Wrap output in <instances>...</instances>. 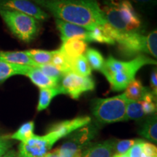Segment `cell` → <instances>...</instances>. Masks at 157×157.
Wrapping results in <instances>:
<instances>
[{"mask_svg":"<svg viewBox=\"0 0 157 157\" xmlns=\"http://www.w3.org/2000/svg\"><path fill=\"white\" fill-rule=\"evenodd\" d=\"M84 56L91 68L98 71L101 70L105 60L99 51L94 48H89L86 50Z\"/></svg>","mask_w":157,"mask_h":157,"instance_id":"cell-27","label":"cell"},{"mask_svg":"<svg viewBox=\"0 0 157 157\" xmlns=\"http://www.w3.org/2000/svg\"><path fill=\"white\" fill-rule=\"evenodd\" d=\"M68 140L57 148L59 157H76L92 144L91 141L97 135L94 125L87 124L72 132Z\"/></svg>","mask_w":157,"mask_h":157,"instance_id":"cell-6","label":"cell"},{"mask_svg":"<svg viewBox=\"0 0 157 157\" xmlns=\"http://www.w3.org/2000/svg\"><path fill=\"white\" fill-rule=\"evenodd\" d=\"M143 140H140L139 142L133 146L132 148L129 149V151L126 153L127 157H141L142 154V143Z\"/></svg>","mask_w":157,"mask_h":157,"instance_id":"cell-32","label":"cell"},{"mask_svg":"<svg viewBox=\"0 0 157 157\" xmlns=\"http://www.w3.org/2000/svg\"><path fill=\"white\" fill-rule=\"evenodd\" d=\"M70 70L71 72L82 76H90L92 74V68L84 55L70 59Z\"/></svg>","mask_w":157,"mask_h":157,"instance_id":"cell-21","label":"cell"},{"mask_svg":"<svg viewBox=\"0 0 157 157\" xmlns=\"http://www.w3.org/2000/svg\"><path fill=\"white\" fill-rule=\"evenodd\" d=\"M143 112L142 103L140 101H129L127 105L126 114H125V121L138 120L145 117Z\"/></svg>","mask_w":157,"mask_h":157,"instance_id":"cell-26","label":"cell"},{"mask_svg":"<svg viewBox=\"0 0 157 157\" xmlns=\"http://www.w3.org/2000/svg\"><path fill=\"white\" fill-rule=\"evenodd\" d=\"M50 63H52L58 69H60L64 74L71 72L69 58H68L65 56V54L60 49L53 51Z\"/></svg>","mask_w":157,"mask_h":157,"instance_id":"cell-25","label":"cell"},{"mask_svg":"<svg viewBox=\"0 0 157 157\" xmlns=\"http://www.w3.org/2000/svg\"><path fill=\"white\" fill-rule=\"evenodd\" d=\"M0 16L10 31L20 40L32 41L38 32L37 20L20 12L0 8Z\"/></svg>","mask_w":157,"mask_h":157,"instance_id":"cell-5","label":"cell"},{"mask_svg":"<svg viewBox=\"0 0 157 157\" xmlns=\"http://www.w3.org/2000/svg\"><path fill=\"white\" fill-rule=\"evenodd\" d=\"M112 157H127L126 154H114L113 155Z\"/></svg>","mask_w":157,"mask_h":157,"instance_id":"cell-38","label":"cell"},{"mask_svg":"<svg viewBox=\"0 0 157 157\" xmlns=\"http://www.w3.org/2000/svg\"><path fill=\"white\" fill-rule=\"evenodd\" d=\"M0 157H20L18 153L15 151L14 150H10L8 151L7 153H5L3 156Z\"/></svg>","mask_w":157,"mask_h":157,"instance_id":"cell-36","label":"cell"},{"mask_svg":"<svg viewBox=\"0 0 157 157\" xmlns=\"http://www.w3.org/2000/svg\"><path fill=\"white\" fill-rule=\"evenodd\" d=\"M50 12L56 19L91 31L103 26L107 21L97 0H31Z\"/></svg>","mask_w":157,"mask_h":157,"instance_id":"cell-1","label":"cell"},{"mask_svg":"<svg viewBox=\"0 0 157 157\" xmlns=\"http://www.w3.org/2000/svg\"><path fill=\"white\" fill-rule=\"evenodd\" d=\"M156 97H155L152 92L148 91L141 101L143 112L145 115H150L156 112Z\"/></svg>","mask_w":157,"mask_h":157,"instance_id":"cell-29","label":"cell"},{"mask_svg":"<svg viewBox=\"0 0 157 157\" xmlns=\"http://www.w3.org/2000/svg\"><path fill=\"white\" fill-rule=\"evenodd\" d=\"M59 87L62 94L77 100L83 93L95 89V83L90 76H82L73 72H68L63 74Z\"/></svg>","mask_w":157,"mask_h":157,"instance_id":"cell-8","label":"cell"},{"mask_svg":"<svg viewBox=\"0 0 157 157\" xmlns=\"http://www.w3.org/2000/svg\"><path fill=\"white\" fill-rule=\"evenodd\" d=\"M37 68H39L43 74L48 76V77L55 80V81L58 82H60L61 78L63 76L64 73L61 71L60 69L53 66L52 63H48L45 65H40V66H36Z\"/></svg>","mask_w":157,"mask_h":157,"instance_id":"cell-28","label":"cell"},{"mask_svg":"<svg viewBox=\"0 0 157 157\" xmlns=\"http://www.w3.org/2000/svg\"><path fill=\"white\" fill-rule=\"evenodd\" d=\"M151 88L152 90V93L156 95L157 94V72L156 69L152 71L151 75Z\"/></svg>","mask_w":157,"mask_h":157,"instance_id":"cell-35","label":"cell"},{"mask_svg":"<svg viewBox=\"0 0 157 157\" xmlns=\"http://www.w3.org/2000/svg\"><path fill=\"white\" fill-rule=\"evenodd\" d=\"M25 76H28L31 82L40 89L56 87L59 85L58 82L48 77L36 67H31Z\"/></svg>","mask_w":157,"mask_h":157,"instance_id":"cell-16","label":"cell"},{"mask_svg":"<svg viewBox=\"0 0 157 157\" xmlns=\"http://www.w3.org/2000/svg\"><path fill=\"white\" fill-rule=\"evenodd\" d=\"M0 61L32 67L37 66L25 51H0Z\"/></svg>","mask_w":157,"mask_h":157,"instance_id":"cell-15","label":"cell"},{"mask_svg":"<svg viewBox=\"0 0 157 157\" xmlns=\"http://www.w3.org/2000/svg\"><path fill=\"white\" fill-rule=\"evenodd\" d=\"M113 143L112 140H106L90 144L76 157H112L114 154Z\"/></svg>","mask_w":157,"mask_h":157,"instance_id":"cell-13","label":"cell"},{"mask_svg":"<svg viewBox=\"0 0 157 157\" xmlns=\"http://www.w3.org/2000/svg\"><path fill=\"white\" fill-rule=\"evenodd\" d=\"M141 139H134V140H122L113 143V150L115 154H126L129 149L134 146L135 143L139 142Z\"/></svg>","mask_w":157,"mask_h":157,"instance_id":"cell-30","label":"cell"},{"mask_svg":"<svg viewBox=\"0 0 157 157\" xmlns=\"http://www.w3.org/2000/svg\"><path fill=\"white\" fill-rule=\"evenodd\" d=\"M139 134L145 138L151 140L152 142H157V121L156 116L150 117L145 121Z\"/></svg>","mask_w":157,"mask_h":157,"instance_id":"cell-22","label":"cell"},{"mask_svg":"<svg viewBox=\"0 0 157 157\" xmlns=\"http://www.w3.org/2000/svg\"><path fill=\"white\" fill-rule=\"evenodd\" d=\"M142 152L151 156H157V148L156 146L150 143L143 141L142 143Z\"/></svg>","mask_w":157,"mask_h":157,"instance_id":"cell-33","label":"cell"},{"mask_svg":"<svg viewBox=\"0 0 157 157\" xmlns=\"http://www.w3.org/2000/svg\"><path fill=\"white\" fill-rule=\"evenodd\" d=\"M141 157H157V156H148V155H146L145 154H143L142 152V154H141Z\"/></svg>","mask_w":157,"mask_h":157,"instance_id":"cell-39","label":"cell"},{"mask_svg":"<svg viewBox=\"0 0 157 157\" xmlns=\"http://www.w3.org/2000/svg\"><path fill=\"white\" fill-rule=\"evenodd\" d=\"M129 2H132L139 8L142 10H150L154 7L156 4V0H128Z\"/></svg>","mask_w":157,"mask_h":157,"instance_id":"cell-31","label":"cell"},{"mask_svg":"<svg viewBox=\"0 0 157 157\" xmlns=\"http://www.w3.org/2000/svg\"><path fill=\"white\" fill-rule=\"evenodd\" d=\"M60 50L67 58L74 59L83 56L87 50V43L79 39H69L63 42Z\"/></svg>","mask_w":157,"mask_h":157,"instance_id":"cell-14","label":"cell"},{"mask_svg":"<svg viewBox=\"0 0 157 157\" xmlns=\"http://www.w3.org/2000/svg\"><path fill=\"white\" fill-rule=\"evenodd\" d=\"M60 94H62V91L59 85L56 87L40 89L39 102L36 108L37 111H42L46 109L50 105L52 100Z\"/></svg>","mask_w":157,"mask_h":157,"instance_id":"cell-19","label":"cell"},{"mask_svg":"<svg viewBox=\"0 0 157 157\" xmlns=\"http://www.w3.org/2000/svg\"><path fill=\"white\" fill-rule=\"evenodd\" d=\"M56 27L60 33L62 42L69 39H79L87 42L89 30L61 20H56Z\"/></svg>","mask_w":157,"mask_h":157,"instance_id":"cell-12","label":"cell"},{"mask_svg":"<svg viewBox=\"0 0 157 157\" xmlns=\"http://www.w3.org/2000/svg\"><path fill=\"white\" fill-rule=\"evenodd\" d=\"M114 6L127 32H136L141 27V21L132 3L128 0H105Z\"/></svg>","mask_w":157,"mask_h":157,"instance_id":"cell-9","label":"cell"},{"mask_svg":"<svg viewBox=\"0 0 157 157\" xmlns=\"http://www.w3.org/2000/svg\"><path fill=\"white\" fill-rule=\"evenodd\" d=\"M11 146L12 143L9 140L8 137L0 135V156L8 151Z\"/></svg>","mask_w":157,"mask_h":157,"instance_id":"cell-34","label":"cell"},{"mask_svg":"<svg viewBox=\"0 0 157 157\" xmlns=\"http://www.w3.org/2000/svg\"><path fill=\"white\" fill-rule=\"evenodd\" d=\"M124 93L122 94L129 101H142L145 95L149 90L143 85L140 80L136 79L131 82L125 88Z\"/></svg>","mask_w":157,"mask_h":157,"instance_id":"cell-18","label":"cell"},{"mask_svg":"<svg viewBox=\"0 0 157 157\" xmlns=\"http://www.w3.org/2000/svg\"><path fill=\"white\" fill-rule=\"evenodd\" d=\"M0 8L24 13L39 21H44L49 15L31 0H0Z\"/></svg>","mask_w":157,"mask_h":157,"instance_id":"cell-10","label":"cell"},{"mask_svg":"<svg viewBox=\"0 0 157 157\" xmlns=\"http://www.w3.org/2000/svg\"><path fill=\"white\" fill-rule=\"evenodd\" d=\"M154 59L139 55L129 61H122L109 56L104 61L101 71L109 82L112 91L120 92L135 79L139 70L146 65H156Z\"/></svg>","mask_w":157,"mask_h":157,"instance_id":"cell-2","label":"cell"},{"mask_svg":"<svg viewBox=\"0 0 157 157\" xmlns=\"http://www.w3.org/2000/svg\"><path fill=\"white\" fill-rule=\"evenodd\" d=\"M34 122L33 121H30L23 124L17 129L16 132H15L13 134L7 137H8V138L13 139V140H17L21 141V142H24V141L29 140L31 137L34 136Z\"/></svg>","mask_w":157,"mask_h":157,"instance_id":"cell-23","label":"cell"},{"mask_svg":"<svg viewBox=\"0 0 157 157\" xmlns=\"http://www.w3.org/2000/svg\"><path fill=\"white\" fill-rule=\"evenodd\" d=\"M105 28L119 46L124 56H135L137 54H149L157 57V32L153 31L148 35L137 32H119L107 23Z\"/></svg>","mask_w":157,"mask_h":157,"instance_id":"cell-3","label":"cell"},{"mask_svg":"<svg viewBox=\"0 0 157 157\" xmlns=\"http://www.w3.org/2000/svg\"><path fill=\"white\" fill-rule=\"evenodd\" d=\"M25 52L28 54L29 58L37 66L50 63L51 60H52V54H53V51L36 50V49L26 50Z\"/></svg>","mask_w":157,"mask_h":157,"instance_id":"cell-24","label":"cell"},{"mask_svg":"<svg viewBox=\"0 0 157 157\" xmlns=\"http://www.w3.org/2000/svg\"><path fill=\"white\" fill-rule=\"evenodd\" d=\"M129 101L123 94L108 98H96L92 102V112L99 122L110 124L125 121Z\"/></svg>","mask_w":157,"mask_h":157,"instance_id":"cell-4","label":"cell"},{"mask_svg":"<svg viewBox=\"0 0 157 157\" xmlns=\"http://www.w3.org/2000/svg\"><path fill=\"white\" fill-rule=\"evenodd\" d=\"M58 140L56 135L51 132L42 136L34 135L20 143L18 154L20 157H43Z\"/></svg>","mask_w":157,"mask_h":157,"instance_id":"cell-7","label":"cell"},{"mask_svg":"<svg viewBox=\"0 0 157 157\" xmlns=\"http://www.w3.org/2000/svg\"><path fill=\"white\" fill-rule=\"evenodd\" d=\"M43 157H59L58 150L56 149V150L48 152Z\"/></svg>","mask_w":157,"mask_h":157,"instance_id":"cell-37","label":"cell"},{"mask_svg":"<svg viewBox=\"0 0 157 157\" xmlns=\"http://www.w3.org/2000/svg\"><path fill=\"white\" fill-rule=\"evenodd\" d=\"M32 66L7 63L0 61V83L15 75H25Z\"/></svg>","mask_w":157,"mask_h":157,"instance_id":"cell-17","label":"cell"},{"mask_svg":"<svg viewBox=\"0 0 157 157\" xmlns=\"http://www.w3.org/2000/svg\"><path fill=\"white\" fill-rule=\"evenodd\" d=\"M91 121L90 117H79L56 123L51 127L49 132L54 133L58 140L63 137L68 136L74 131L89 124Z\"/></svg>","mask_w":157,"mask_h":157,"instance_id":"cell-11","label":"cell"},{"mask_svg":"<svg viewBox=\"0 0 157 157\" xmlns=\"http://www.w3.org/2000/svg\"><path fill=\"white\" fill-rule=\"evenodd\" d=\"M87 42H96L101 44L114 45L115 41L111 36L109 33L105 29V26L95 27L93 30L89 31Z\"/></svg>","mask_w":157,"mask_h":157,"instance_id":"cell-20","label":"cell"}]
</instances>
